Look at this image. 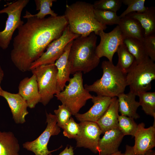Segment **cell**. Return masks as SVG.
Returning <instances> with one entry per match:
<instances>
[{"label":"cell","mask_w":155,"mask_h":155,"mask_svg":"<svg viewBox=\"0 0 155 155\" xmlns=\"http://www.w3.org/2000/svg\"><path fill=\"white\" fill-rule=\"evenodd\" d=\"M23 18L27 20L18 29L10 56L16 67L25 72L30 71L31 64L52 42L62 35L68 23L64 15L40 19L26 11Z\"/></svg>","instance_id":"6da1fadb"},{"label":"cell","mask_w":155,"mask_h":155,"mask_svg":"<svg viewBox=\"0 0 155 155\" xmlns=\"http://www.w3.org/2000/svg\"><path fill=\"white\" fill-rule=\"evenodd\" d=\"M97 40V36L93 32L87 36H80L73 41L68 59L71 74L86 73L98 66L100 58L96 53Z\"/></svg>","instance_id":"7a4b0ae2"},{"label":"cell","mask_w":155,"mask_h":155,"mask_svg":"<svg viewBox=\"0 0 155 155\" xmlns=\"http://www.w3.org/2000/svg\"><path fill=\"white\" fill-rule=\"evenodd\" d=\"M64 15L71 31L81 36H87L93 32L97 35L100 31L107 28L96 20L93 5L90 3L78 1L67 4Z\"/></svg>","instance_id":"3957f363"},{"label":"cell","mask_w":155,"mask_h":155,"mask_svg":"<svg viewBox=\"0 0 155 155\" xmlns=\"http://www.w3.org/2000/svg\"><path fill=\"white\" fill-rule=\"evenodd\" d=\"M101 68L103 71L101 78L91 85L85 84V88L98 95L112 98L124 93L127 86L126 74L115 65L113 62L108 61H103Z\"/></svg>","instance_id":"277c9868"},{"label":"cell","mask_w":155,"mask_h":155,"mask_svg":"<svg viewBox=\"0 0 155 155\" xmlns=\"http://www.w3.org/2000/svg\"><path fill=\"white\" fill-rule=\"evenodd\" d=\"M69 82L64 90L55 96L75 115L93 97L84 86L82 72L73 74Z\"/></svg>","instance_id":"5b68a950"},{"label":"cell","mask_w":155,"mask_h":155,"mask_svg":"<svg viewBox=\"0 0 155 155\" xmlns=\"http://www.w3.org/2000/svg\"><path fill=\"white\" fill-rule=\"evenodd\" d=\"M127 86L137 96L140 92L151 89L155 80V64L149 58L140 62L135 61L126 74Z\"/></svg>","instance_id":"8992f818"},{"label":"cell","mask_w":155,"mask_h":155,"mask_svg":"<svg viewBox=\"0 0 155 155\" xmlns=\"http://www.w3.org/2000/svg\"><path fill=\"white\" fill-rule=\"evenodd\" d=\"M31 71L36 77L40 102L45 106L57 93V67L54 63L48 64L38 66Z\"/></svg>","instance_id":"52a82bcc"},{"label":"cell","mask_w":155,"mask_h":155,"mask_svg":"<svg viewBox=\"0 0 155 155\" xmlns=\"http://www.w3.org/2000/svg\"><path fill=\"white\" fill-rule=\"evenodd\" d=\"M29 2V0H17L7 4L0 10V14L6 13L8 16L4 29L0 31V47L2 49L8 47L14 31L24 23L21 18V14Z\"/></svg>","instance_id":"ba28073f"},{"label":"cell","mask_w":155,"mask_h":155,"mask_svg":"<svg viewBox=\"0 0 155 155\" xmlns=\"http://www.w3.org/2000/svg\"><path fill=\"white\" fill-rule=\"evenodd\" d=\"M46 113L47 125L45 129L36 139L26 142L23 144L24 148L32 152L35 155H49L62 147L61 146L55 150L52 151L48 150L47 146L51 137L58 135L61 130L57 124L55 115L46 112Z\"/></svg>","instance_id":"9c48e42d"},{"label":"cell","mask_w":155,"mask_h":155,"mask_svg":"<svg viewBox=\"0 0 155 155\" xmlns=\"http://www.w3.org/2000/svg\"><path fill=\"white\" fill-rule=\"evenodd\" d=\"M80 35L72 32L67 25L62 35L52 42L47 46L46 51L30 67V70L42 65L54 64L64 52L67 45Z\"/></svg>","instance_id":"30bf717a"},{"label":"cell","mask_w":155,"mask_h":155,"mask_svg":"<svg viewBox=\"0 0 155 155\" xmlns=\"http://www.w3.org/2000/svg\"><path fill=\"white\" fill-rule=\"evenodd\" d=\"M97 35L100 37V41L97 46L96 53L100 58L105 57L108 61L113 62V57L119 47L123 43L125 38L119 26L117 25L111 32H105L100 31Z\"/></svg>","instance_id":"8fae6325"},{"label":"cell","mask_w":155,"mask_h":155,"mask_svg":"<svg viewBox=\"0 0 155 155\" xmlns=\"http://www.w3.org/2000/svg\"><path fill=\"white\" fill-rule=\"evenodd\" d=\"M80 133L75 139L77 147L90 150L95 154L100 153L98 143L102 132L96 123L85 121L79 123Z\"/></svg>","instance_id":"7c38bea8"},{"label":"cell","mask_w":155,"mask_h":155,"mask_svg":"<svg viewBox=\"0 0 155 155\" xmlns=\"http://www.w3.org/2000/svg\"><path fill=\"white\" fill-rule=\"evenodd\" d=\"M155 124L148 128L145 127L143 122L138 125L134 136L135 143L133 146L135 155L144 154L155 147Z\"/></svg>","instance_id":"4fadbf2b"},{"label":"cell","mask_w":155,"mask_h":155,"mask_svg":"<svg viewBox=\"0 0 155 155\" xmlns=\"http://www.w3.org/2000/svg\"><path fill=\"white\" fill-rule=\"evenodd\" d=\"M0 96L7 101L15 122L22 124L26 122L25 117L28 114L27 104L23 98L18 93H12L1 89Z\"/></svg>","instance_id":"5bb4252c"},{"label":"cell","mask_w":155,"mask_h":155,"mask_svg":"<svg viewBox=\"0 0 155 155\" xmlns=\"http://www.w3.org/2000/svg\"><path fill=\"white\" fill-rule=\"evenodd\" d=\"M93 106L86 112L78 113L74 116L80 122L88 121L96 123L102 116L108 107L112 98L98 95L92 96Z\"/></svg>","instance_id":"9a60e30c"},{"label":"cell","mask_w":155,"mask_h":155,"mask_svg":"<svg viewBox=\"0 0 155 155\" xmlns=\"http://www.w3.org/2000/svg\"><path fill=\"white\" fill-rule=\"evenodd\" d=\"M18 93L26 101L30 108H35L40 102L41 98L34 74L30 77H25L20 81Z\"/></svg>","instance_id":"2e32d148"},{"label":"cell","mask_w":155,"mask_h":155,"mask_svg":"<svg viewBox=\"0 0 155 155\" xmlns=\"http://www.w3.org/2000/svg\"><path fill=\"white\" fill-rule=\"evenodd\" d=\"M124 135L118 127L105 132L98 143L99 155L111 154L119 150Z\"/></svg>","instance_id":"e0dca14e"},{"label":"cell","mask_w":155,"mask_h":155,"mask_svg":"<svg viewBox=\"0 0 155 155\" xmlns=\"http://www.w3.org/2000/svg\"><path fill=\"white\" fill-rule=\"evenodd\" d=\"M72 42L67 45L63 53L54 63L57 70V93L64 90L66 82L70 79L71 69L68 59Z\"/></svg>","instance_id":"ac0fdd59"},{"label":"cell","mask_w":155,"mask_h":155,"mask_svg":"<svg viewBox=\"0 0 155 155\" xmlns=\"http://www.w3.org/2000/svg\"><path fill=\"white\" fill-rule=\"evenodd\" d=\"M119 103L117 97L112 98L111 102L104 113L96 122L102 133L118 127Z\"/></svg>","instance_id":"d6986e66"},{"label":"cell","mask_w":155,"mask_h":155,"mask_svg":"<svg viewBox=\"0 0 155 155\" xmlns=\"http://www.w3.org/2000/svg\"><path fill=\"white\" fill-rule=\"evenodd\" d=\"M136 95L130 91L127 94L124 93L117 97L119 103V112L121 115L137 119L140 117L137 110L140 106L139 102L135 100Z\"/></svg>","instance_id":"ffe728a7"},{"label":"cell","mask_w":155,"mask_h":155,"mask_svg":"<svg viewBox=\"0 0 155 155\" xmlns=\"http://www.w3.org/2000/svg\"><path fill=\"white\" fill-rule=\"evenodd\" d=\"M118 25L125 37L143 40L145 36L144 31L136 19L126 15L120 18Z\"/></svg>","instance_id":"44dd1931"},{"label":"cell","mask_w":155,"mask_h":155,"mask_svg":"<svg viewBox=\"0 0 155 155\" xmlns=\"http://www.w3.org/2000/svg\"><path fill=\"white\" fill-rule=\"evenodd\" d=\"M127 15L136 19L139 22L144 30L145 36L155 34L154 7H148L142 13L132 12Z\"/></svg>","instance_id":"7402d4cb"},{"label":"cell","mask_w":155,"mask_h":155,"mask_svg":"<svg viewBox=\"0 0 155 155\" xmlns=\"http://www.w3.org/2000/svg\"><path fill=\"white\" fill-rule=\"evenodd\" d=\"M18 140L11 131H0V155H19Z\"/></svg>","instance_id":"603a6c76"},{"label":"cell","mask_w":155,"mask_h":155,"mask_svg":"<svg viewBox=\"0 0 155 155\" xmlns=\"http://www.w3.org/2000/svg\"><path fill=\"white\" fill-rule=\"evenodd\" d=\"M123 43L134 57L137 62L142 61L149 58L145 51L142 41L136 38L125 37Z\"/></svg>","instance_id":"cb8c5ba5"},{"label":"cell","mask_w":155,"mask_h":155,"mask_svg":"<svg viewBox=\"0 0 155 155\" xmlns=\"http://www.w3.org/2000/svg\"><path fill=\"white\" fill-rule=\"evenodd\" d=\"M117 52L118 60L116 65L122 71L126 74L134 62L135 58L130 53L124 43L119 46Z\"/></svg>","instance_id":"d4e9b609"},{"label":"cell","mask_w":155,"mask_h":155,"mask_svg":"<svg viewBox=\"0 0 155 155\" xmlns=\"http://www.w3.org/2000/svg\"><path fill=\"white\" fill-rule=\"evenodd\" d=\"M140 106L147 115L153 117L155 121V92H141L137 95Z\"/></svg>","instance_id":"484cf974"},{"label":"cell","mask_w":155,"mask_h":155,"mask_svg":"<svg viewBox=\"0 0 155 155\" xmlns=\"http://www.w3.org/2000/svg\"><path fill=\"white\" fill-rule=\"evenodd\" d=\"M137 125L133 118L125 115H119L118 127L124 136L130 135L134 136Z\"/></svg>","instance_id":"4316f807"},{"label":"cell","mask_w":155,"mask_h":155,"mask_svg":"<svg viewBox=\"0 0 155 155\" xmlns=\"http://www.w3.org/2000/svg\"><path fill=\"white\" fill-rule=\"evenodd\" d=\"M96 20L101 24L106 25L119 24L120 18L116 12L112 11L94 9Z\"/></svg>","instance_id":"83f0119b"},{"label":"cell","mask_w":155,"mask_h":155,"mask_svg":"<svg viewBox=\"0 0 155 155\" xmlns=\"http://www.w3.org/2000/svg\"><path fill=\"white\" fill-rule=\"evenodd\" d=\"M56 1V0H35L36 10L39 11L35 14L31 13V16L40 19L44 18L48 15H50L53 17L57 16V14L51 8L53 2Z\"/></svg>","instance_id":"f1b7e54d"},{"label":"cell","mask_w":155,"mask_h":155,"mask_svg":"<svg viewBox=\"0 0 155 155\" xmlns=\"http://www.w3.org/2000/svg\"><path fill=\"white\" fill-rule=\"evenodd\" d=\"M122 1L127 7L119 16L120 18L132 12L142 13L148 8L145 6V0H122Z\"/></svg>","instance_id":"f546056e"},{"label":"cell","mask_w":155,"mask_h":155,"mask_svg":"<svg viewBox=\"0 0 155 155\" xmlns=\"http://www.w3.org/2000/svg\"><path fill=\"white\" fill-rule=\"evenodd\" d=\"M122 0H99L93 4L94 9L116 12L122 6Z\"/></svg>","instance_id":"4dcf8cb0"},{"label":"cell","mask_w":155,"mask_h":155,"mask_svg":"<svg viewBox=\"0 0 155 155\" xmlns=\"http://www.w3.org/2000/svg\"><path fill=\"white\" fill-rule=\"evenodd\" d=\"M58 126L62 129L71 117L72 114L69 109L62 104L54 110Z\"/></svg>","instance_id":"1f68e13d"},{"label":"cell","mask_w":155,"mask_h":155,"mask_svg":"<svg viewBox=\"0 0 155 155\" xmlns=\"http://www.w3.org/2000/svg\"><path fill=\"white\" fill-rule=\"evenodd\" d=\"M63 129L64 136L69 139H75L80 133V128L79 123L75 122L71 117Z\"/></svg>","instance_id":"d6a6232c"},{"label":"cell","mask_w":155,"mask_h":155,"mask_svg":"<svg viewBox=\"0 0 155 155\" xmlns=\"http://www.w3.org/2000/svg\"><path fill=\"white\" fill-rule=\"evenodd\" d=\"M144 46L148 57L155 61V34L145 36L142 40Z\"/></svg>","instance_id":"836d02e7"},{"label":"cell","mask_w":155,"mask_h":155,"mask_svg":"<svg viewBox=\"0 0 155 155\" xmlns=\"http://www.w3.org/2000/svg\"><path fill=\"white\" fill-rule=\"evenodd\" d=\"M74 150L73 147L71 146L69 147L67 146L65 149L61 152L58 155H74ZM49 155H52L51 153Z\"/></svg>","instance_id":"e575fe53"},{"label":"cell","mask_w":155,"mask_h":155,"mask_svg":"<svg viewBox=\"0 0 155 155\" xmlns=\"http://www.w3.org/2000/svg\"><path fill=\"white\" fill-rule=\"evenodd\" d=\"M123 155H135L133 146L126 145L125 152Z\"/></svg>","instance_id":"d590c367"},{"label":"cell","mask_w":155,"mask_h":155,"mask_svg":"<svg viewBox=\"0 0 155 155\" xmlns=\"http://www.w3.org/2000/svg\"><path fill=\"white\" fill-rule=\"evenodd\" d=\"M4 72L1 66L0 65V93L2 89L1 87V84L4 77Z\"/></svg>","instance_id":"8d00e7d4"},{"label":"cell","mask_w":155,"mask_h":155,"mask_svg":"<svg viewBox=\"0 0 155 155\" xmlns=\"http://www.w3.org/2000/svg\"><path fill=\"white\" fill-rule=\"evenodd\" d=\"M139 155H155V151L154 150H152L148 151L144 154Z\"/></svg>","instance_id":"74e56055"},{"label":"cell","mask_w":155,"mask_h":155,"mask_svg":"<svg viewBox=\"0 0 155 155\" xmlns=\"http://www.w3.org/2000/svg\"><path fill=\"white\" fill-rule=\"evenodd\" d=\"M123 153H122L121 151H118L114 153L105 155H123Z\"/></svg>","instance_id":"f35d334b"},{"label":"cell","mask_w":155,"mask_h":155,"mask_svg":"<svg viewBox=\"0 0 155 155\" xmlns=\"http://www.w3.org/2000/svg\"><path fill=\"white\" fill-rule=\"evenodd\" d=\"M1 1V0H0V2Z\"/></svg>","instance_id":"ab89813d"}]
</instances>
